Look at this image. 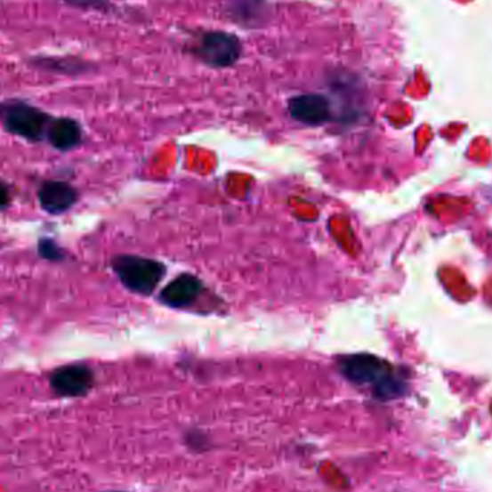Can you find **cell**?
Returning <instances> with one entry per match:
<instances>
[{
	"instance_id": "cell-13",
	"label": "cell",
	"mask_w": 492,
	"mask_h": 492,
	"mask_svg": "<svg viewBox=\"0 0 492 492\" xmlns=\"http://www.w3.org/2000/svg\"><path fill=\"white\" fill-rule=\"evenodd\" d=\"M12 193L11 188L6 181L0 179V212L6 211L11 206Z\"/></svg>"
},
{
	"instance_id": "cell-12",
	"label": "cell",
	"mask_w": 492,
	"mask_h": 492,
	"mask_svg": "<svg viewBox=\"0 0 492 492\" xmlns=\"http://www.w3.org/2000/svg\"><path fill=\"white\" fill-rule=\"evenodd\" d=\"M403 383L396 377L389 376L380 380L379 383H376V396L380 399H393L402 395Z\"/></svg>"
},
{
	"instance_id": "cell-9",
	"label": "cell",
	"mask_w": 492,
	"mask_h": 492,
	"mask_svg": "<svg viewBox=\"0 0 492 492\" xmlns=\"http://www.w3.org/2000/svg\"><path fill=\"white\" fill-rule=\"evenodd\" d=\"M202 290V282L193 275L183 274L170 282L162 293V301L170 307H186L192 304L193 301Z\"/></svg>"
},
{
	"instance_id": "cell-6",
	"label": "cell",
	"mask_w": 492,
	"mask_h": 492,
	"mask_svg": "<svg viewBox=\"0 0 492 492\" xmlns=\"http://www.w3.org/2000/svg\"><path fill=\"white\" fill-rule=\"evenodd\" d=\"M38 200L49 214H64L78 202V192L64 181H45L39 186Z\"/></svg>"
},
{
	"instance_id": "cell-5",
	"label": "cell",
	"mask_w": 492,
	"mask_h": 492,
	"mask_svg": "<svg viewBox=\"0 0 492 492\" xmlns=\"http://www.w3.org/2000/svg\"><path fill=\"white\" fill-rule=\"evenodd\" d=\"M342 373L358 384H376L391 375V366L370 354H354L340 361Z\"/></svg>"
},
{
	"instance_id": "cell-10",
	"label": "cell",
	"mask_w": 492,
	"mask_h": 492,
	"mask_svg": "<svg viewBox=\"0 0 492 492\" xmlns=\"http://www.w3.org/2000/svg\"><path fill=\"white\" fill-rule=\"evenodd\" d=\"M32 64L45 69V71L65 74V76L78 74L84 69L81 60H76V58H36L32 60Z\"/></svg>"
},
{
	"instance_id": "cell-11",
	"label": "cell",
	"mask_w": 492,
	"mask_h": 492,
	"mask_svg": "<svg viewBox=\"0 0 492 492\" xmlns=\"http://www.w3.org/2000/svg\"><path fill=\"white\" fill-rule=\"evenodd\" d=\"M38 255L42 260L49 261V262H62L67 260V252L62 249V246L53 241L51 238H41L38 242Z\"/></svg>"
},
{
	"instance_id": "cell-2",
	"label": "cell",
	"mask_w": 492,
	"mask_h": 492,
	"mask_svg": "<svg viewBox=\"0 0 492 492\" xmlns=\"http://www.w3.org/2000/svg\"><path fill=\"white\" fill-rule=\"evenodd\" d=\"M113 270L125 288L144 295L153 293L165 277L162 263L141 256H117L113 261Z\"/></svg>"
},
{
	"instance_id": "cell-14",
	"label": "cell",
	"mask_w": 492,
	"mask_h": 492,
	"mask_svg": "<svg viewBox=\"0 0 492 492\" xmlns=\"http://www.w3.org/2000/svg\"><path fill=\"white\" fill-rule=\"evenodd\" d=\"M65 4L76 6V8H104V0H64Z\"/></svg>"
},
{
	"instance_id": "cell-7",
	"label": "cell",
	"mask_w": 492,
	"mask_h": 492,
	"mask_svg": "<svg viewBox=\"0 0 492 492\" xmlns=\"http://www.w3.org/2000/svg\"><path fill=\"white\" fill-rule=\"evenodd\" d=\"M290 113L295 120L304 125H324L326 121L330 120V102L323 95H298L290 101Z\"/></svg>"
},
{
	"instance_id": "cell-3",
	"label": "cell",
	"mask_w": 492,
	"mask_h": 492,
	"mask_svg": "<svg viewBox=\"0 0 492 492\" xmlns=\"http://www.w3.org/2000/svg\"><path fill=\"white\" fill-rule=\"evenodd\" d=\"M241 51L239 39L226 32L205 34L198 44L200 60L212 67H230L241 57Z\"/></svg>"
},
{
	"instance_id": "cell-1",
	"label": "cell",
	"mask_w": 492,
	"mask_h": 492,
	"mask_svg": "<svg viewBox=\"0 0 492 492\" xmlns=\"http://www.w3.org/2000/svg\"><path fill=\"white\" fill-rule=\"evenodd\" d=\"M52 117L38 107L22 100H6L0 102V125L9 134L41 143L46 137Z\"/></svg>"
},
{
	"instance_id": "cell-4",
	"label": "cell",
	"mask_w": 492,
	"mask_h": 492,
	"mask_svg": "<svg viewBox=\"0 0 492 492\" xmlns=\"http://www.w3.org/2000/svg\"><path fill=\"white\" fill-rule=\"evenodd\" d=\"M49 386L62 398H79L87 395L94 386V373L79 363L60 366L51 373Z\"/></svg>"
},
{
	"instance_id": "cell-8",
	"label": "cell",
	"mask_w": 492,
	"mask_h": 492,
	"mask_svg": "<svg viewBox=\"0 0 492 492\" xmlns=\"http://www.w3.org/2000/svg\"><path fill=\"white\" fill-rule=\"evenodd\" d=\"M45 140L55 150L71 151L83 141V128L74 118L58 117L51 121Z\"/></svg>"
}]
</instances>
